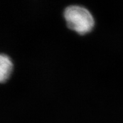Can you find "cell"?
I'll list each match as a JSON object with an SVG mask.
<instances>
[{
  "label": "cell",
  "instance_id": "2",
  "mask_svg": "<svg viewBox=\"0 0 123 123\" xmlns=\"http://www.w3.org/2000/svg\"><path fill=\"white\" fill-rule=\"evenodd\" d=\"M12 62L8 55H0V81L3 82L7 79L12 69Z\"/></svg>",
  "mask_w": 123,
  "mask_h": 123
},
{
  "label": "cell",
  "instance_id": "1",
  "mask_svg": "<svg viewBox=\"0 0 123 123\" xmlns=\"http://www.w3.org/2000/svg\"><path fill=\"white\" fill-rule=\"evenodd\" d=\"M64 18L69 28L80 34H84L91 30L94 19L87 9L79 5H70L63 12Z\"/></svg>",
  "mask_w": 123,
  "mask_h": 123
}]
</instances>
